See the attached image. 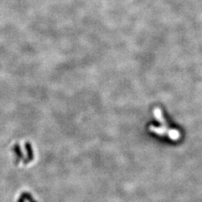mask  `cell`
I'll return each mask as SVG.
<instances>
[{
  "mask_svg": "<svg viewBox=\"0 0 202 202\" xmlns=\"http://www.w3.org/2000/svg\"><path fill=\"white\" fill-rule=\"evenodd\" d=\"M18 202H23V201L22 199H20V200L18 201Z\"/></svg>",
  "mask_w": 202,
  "mask_h": 202,
  "instance_id": "1",
  "label": "cell"
}]
</instances>
